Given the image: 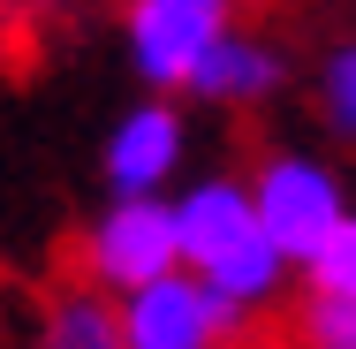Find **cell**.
Segmentation results:
<instances>
[{
    "mask_svg": "<svg viewBox=\"0 0 356 349\" xmlns=\"http://www.w3.org/2000/svg\"><path fill=\"white\" fill-rule=\"evenodd\" d=\"M175 228H182V274L205 281L227 311L258 319L288 296V251L266 235V220L250 205L243 175H197L175 190Z\"/></svg>",
    "mask_w": 356,
    "mask_h": 349,
    "instance_id": "obj_1",
    "label": "cell"
},
{
    "mask_svg": "<svg viewBox=\"0 0 356 349\" xmlns=\"http://www.w3.org/2000/svg\"><path fill=\"white\" fill-rule=\"evenodd\" d=\"M243 183H250V205L266 220V235L288 251V266H311L334 243V228L356 212L341 175H334V160L311 152V144H266Z\"/></svg>",
    "mask_w": 356,
    "mask_h": 349,
    "instance_id": "obj_2",
    "label": "cell"
},
{
    "mask_svg": "<svg viewBox=\"0 0 356 349\" xmlns=\"http://www.w3.org/2000/svg\"><path fill=\"white\" fill-rule=\"evenodd\" d=\"M182 274V228H175V198H106L76 235V281L106 288L114 304L137 296L152 281Z\"/></svg>",
    "mask_w": 356,
    "mask_h": 349,
    "instance_id": "obj_3",
    "label": "cell"
},
{
    "mask_svg": "<svg viewBox=\"0 0 356 349\" xmlns=\"http://www.w3.org/2000/svg\"><path fill=\"white\" fill-rule=\"evenodd\" d=\"M235 31L227 0H122V61L152 99L190 91L197 61Z\"/></svg>",
    "mask_w": 356,
    "mask_h": 349,
    "instance_id": "obj_4",
    "label": "cell"
},
{
    "mask_svg": "<svg viewBox=\"0 0 356 349\" xmlns=\"http://www.w3.org/2000/svg\"><path fill=\"white\" fill-rule=\"evenodd\" d=\"M190 167V114L182 99H137L114 114L99 144L106 198H175V175Z\"/></svg>",
    "mask_w": 356,
    "mask_h": 349,
    "instance_id": "obj_5",
    "label": "cell"
},
{
    "mask_svg": "<svg viewBox=\"0 0 356 349\" xmlns=\"http://www.w3.org/2000/svg\"><path fill=\"white\" fill-rule=\"evenodd\" d=\"M243 311H227L205 281L190 274H167L122 296V342L129 349H243Z\"/></svg>",
    "mask_w": 356,
    "mask_h": 349,
    "instance_id": "obj_6",
    "label": "cell"
},
{
    "mask_svg": "<svg viewBox=\"0 0 356 349\" xmlns=\"http://www.w3.org/2000/svg\"><path fill=\"white\" fill-rule=\"evenodd\" d=\"M281 91H288V54L266 31L235 23L213 54L197 61V76H190L182 99H197V107H213V114H258V107H273Z\"/></svg>",
    "mask_w": 356,
    "mask_h": 349,
    "instance_id": "obj_7",
    "label": "cell"
},
{
    "mask_svg": "<svg viewBox=\"0 0 356 349\" xmlns=\"http://www.w3.org/2000/svg\"><path fill=\"white\" fill-rule=\"evenodd\" d=\"M31 349H129L122 342V304L91 281H54L38 304Z\"/></svg>",
    "mask_w": 356,
    "mask_h": 349,
    "instance_id": "obj_8",
    "label": "cell"
},
{
    "mask_svg": "<svg viewBox=\"0 0 356 349\" xmlns=\"http://www.w3.org/2000/svg\"><path fill=\"white\" fill-rule=\"evenodd\" d=\"M311 114L334 144H356V38H341L311 76Z\"/></svg>",
    "mask_w": 356,
    "mask_h": 349,
    "instance_id": "obj_9",
    "label": "cell"
},
{
    "mask_svg": "<svg viewBox=\"0 0 356 349\" xmlns=\"http://www.w3.org/2000/svg\"><path fill=\"white\" fill-rule=\"evenodd\" d=\"M288 342L296 349H356V296L303 288L296 311H288Z\"/></svg>",
    "mask_w": 356,
    "mask_h": 349,
    "instance_id": "obj_10",
    "label": "cell"
},
{
    "mask_svg": "<svg viewBox=\"0 0 356 349\" xmlns=\"http://www.w3.org/2000/svg\"><path fill=\"white\" fill-rule=\"evenodd\" d=\"M303 281H311V288H334V296H356V212L334 228V243L303 266Z\"/></svg>",
    "mask_w": 356,
    "mask_h": 349,
    "instance_id": "obj_11",
    "label": "cell"
},
{
    "mask_svg": "<svg viewBox=\"0 0 356 349\" xmlns=\"http://www.w3.org/2000/svg\"><path fill=\"white\" fill-rule=\"evenodd\" d=\"M227 8H250V0H227Z\"/></svg>",
    "mask_w": 356,
    "mask_h": 349,
    "instance_id": "obj_12",
    "label": "cell"
}]
</instances>
